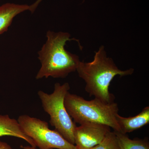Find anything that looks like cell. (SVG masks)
<instances>
[{"label": "cell", "instance_id": "obj_1", "mask_svg": "<svg viewBox=\"0 0 149 149\" xmlns=\"http://www.w3.org/2000/svg\"><path fill=\"white\" fill-rule=\"evenodd\" d=\"M78 75L86 83L85 90L90 97L106 103L114 102L115 97L110 93V84L116 75L120 77L131 75L133 68L122 70L118 68L112 59L107 56L103 46L96 52L90 62L80 61L76 70Z\"/></svg>", "mask_w": 149, "mask_h": 149}, {"label": "cell", "instance_id": "obj_2", "mask_svg": "<svg viewBox=\"0 0 149 149\" xmlns=\"http://www.w3.org/2000/svg\"><path fill=\"white\" fill-rule=\"evenodd\" d=\"M47 40L38 52L41 67L36 75L37 80L51 77L65 78L76 71L80 62L79 56L65 50L66 42L70 39L68 32L48 31Z\"/></svg>", "mask_w": 149, "mask_h": 149}, {"label": "cell", "instance_id": "obj_3", "mask_svg": "<svg viewBox=\"0 0 149 149\" xmlns=\"http://www.w3.org/2000/svg\"><path fill=\"white\" fill-rule=\"evenodd\" d=\"M64 105L75 123H99L109 126L114 132L121 133L116 120L119 109L115 102L106 103L96 98L87 100L68 92L65 97Z\"/></svg>", "mask_w": 149, "mask_h": 149}, {"label": "cell", "instance_id": "obj_4", "mask_svg": "<svg viewBox=\"0 0 149 149\" xmlns=\"http://www.w3.org/2000/svg\"><path fill=\"white\" fill-rule=\"evenodd\" d=\"M70 87L68 83H56L50 94L42 91L38 92L43 109L50 116V123L66 141L74 145V132L76 124L67 111L64 99Z\"/></svg>", "mask_w": 149, "mask_h": 149}, {"label": "cell", "instance_id": "obj_5", "mask_svg": "<svg viewBox=\"0 0 149 149\" xmlns=\"http://www.w3.org/2000/svg\"><path fill=\"white\" fill-rule=\"evenodd\" d=\"M17 120L23 133L39 149H77L57 130H51L46 121L27 115L20 116Z\"/></svg>", "mask_w": 149, "mask_h": 149}, {"label": "cell", "instance_id": "obj_6", "mask_svg": "<svg viewBox=\"0 0 149 149\" xmlns=\"http://www.w3.org/2000/svg\"><path fill=\"white\" fill-rule=\"evenodd\" d=\"M111 130L109 126L87 123L76 126L74 132V145L77 149H91L102 142Z\"/></svg>", "mask_w": 149, "mask_h": 149}, {"label": "cell", "instance_id": "obj_7", "mask_svg": "<svg viewBox=\"0 0 149 149\" xmlns=\"http://www.w3.org/2000/svg\"><path fill=\"white\" fill-rule=\"evenodd\" d=\"M116 120L121 133H131L149 124V107L144 108L139 114L132 117H122L118 113Z\"/></svg>", "mask_w": 149, "mask_h": 149}, {"label": "cell", "instance_id": "obj_8", "mask_svg": "<svg viewBox=\"0 0 149 149\" xmlns=\"http://www.w3.org/2000/svg\"><path fill=\"white\" fill-rule=\"evenodd\" d=\"M4 136H13L23 139L31 146L36 148L32 139L22 130L17 120L10 118L8 115H0V137Z\"/></svg>", "mask_w": 149, "mask_h": 149}, {"label": "cell", "instance_id": "obj_9", "mask_svg": "<svg viewBox=\"0 0 149 149\" xmlns=\"http://www.w3.org/2000/svg\"><path fill=\"white\" fill-rule=\"evenodd\" d=\"M27 5H18L6 3L0 6V35L8 30L13 18L19 14L29 10Z\"/></svg>", "mask_w": 149, "mask_h": 149}, {"label": "cell", "instance_id": "obj_10", "mask_svg": "<svg viewBox=\"0 0 149 149\" xmlns=\"http://www.w3.org/2000/svg\"><path fill=\"white\" fill-rule=\"evenodd\" d=\"M121 149H149L147 139H130L126 134L116 132Z\"/></svg>", "mask_w": 149, "mask_h": 149}, {"label": "cell", "instance_id": "obj_11", "mask_svg": "<svg viewBox=\"0 0 149 149\" xmlns=\"http://www.w3.org/2000/svg\"><path fill=\"white\" fill-rule=\"evenodd\" d=\"M91 149H121L117 136L114 131L107 133L100 143Z\"/></svg>", "mask_w": 149, "mask_h": 149}, {"label": "cell", "instance_id": "obj_12", "mask_svg": "<svg viewBox=\"0 0 149 149\" xmlns=\"http://www.w3.org/2000/svg\"><path fill=\"white\" fill-rule=\"evenodd\" d=\"M42 1V0H37L33 4L29 6V10H30L32 13L34 12L36 9L37 8L38 5Z\"/></svg>", "mask_w": 149, "mask_h": 149}, {"label": "cell", "instance_id": "obj_13", "mask_svg": "<svg viewBox=\"0 0 149 149\" xmlns=\"http://www.w3.org/2000/svg\"><path fill=\"white\" fill-rule=\"evenodd\" d=\"M0 149H12L7 143L0 141Z\"/></svg>", "mask_w": 149, "mask_h": 149}, {"label": "cell", "instance_id": "obj_14", "mask_svg": "<svg viewBox=\"0 0 149 149\" xmlns=\"http://www.w3.org/2000/svg\"><path fill=\"white\" fill-rule=\"evenodd\" d=\"M20 148L22 149H37L36 148L31 146H20Z\"/></svg>", "mask_w": 149, "mask_h": 149}]
</instances>
